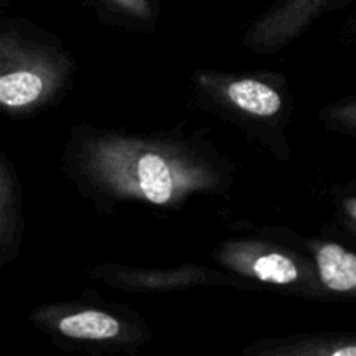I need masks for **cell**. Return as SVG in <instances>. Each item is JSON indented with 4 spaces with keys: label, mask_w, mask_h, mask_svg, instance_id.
I'll list each match as a JSON object with an SVG mask.
<instances>
[{
    "label": "cell",
    "mask_w": 356,
    "mask_h": 356,
    "mask_svg": "<svg viewBox=\"0 0 356 356\" xmlns=\"http://www.w3.org/2000/svg\"><path fill=\"white\" fill-rule=\"evenodd\" d=\"M348 0H278L250 26L245 44L256 52H277L301 37L316 19Z\"/></svg>",
    "instance_id": "obj_2"
},
{
    "label": "cell",
    "mask_w": 356,
    "mask_h": 356,
    "mask_svg": "<svg viewBox=\"0 0 356 356\" xmlns=\"http://www.w3.org/2000/svg\"><path fill=\"white\" fill-rule=\"evenodd\" d=\"M110 3L117 6L118 9L125 10V13L132 14L136 17H148L149 16V6L148 0H108Z\"/></svg>",
    "instance_id": "obj_10"
},
{
    "label": "cell",
    "mask_w": 356,
    "mask_h": 356,
    "mask_svg": "<svg viewBox=\"0 0 356 356\" xmlns=\"http://www.w3.org/2000/svg\"><path fill=\"white\" fill-rule=\"evenodd\" d=\"M0 190H2V184H0Z\"/></svg>",
    "instance_id": "obj_13"
},
{
    "label": "cell",
    "mask_w": 356,
    "mask_h": 356,
    "mask_svg": "<svg viewBox=\"0 0 356 356\" xmlns=\"http://www.w3.org/2000/svg\"><path fill=\"white\" fill-rule=\"evenodd\" d=\"M318 280L336 296L356 299V254L336 242L313 247Z\"/></svg>",
    "instance_id": "obj_3"
},
{
    "label": "cell",
    "mask_w": 356,
    "mask_h": 356,
    "mask_svg": "<svg viewBox=\"0 0 356 356\" xmlns=\"http://www.w3.org/2000/svg\"><path fill=\"white\" fill-rule=\"evenodd\" d=\"M341 211H343L344 221L356 233V193L348 195V197L341 200Z\"/></svg>",
    "instance_id": "obj_11"
},
{
    "label": "cell",
    "mask_w": 356,
    "mask_h": 356,
    "mask_svg": "<svg viewBox=\"0 0 356 356\" xmlns=\"http://www.w3.org/2000/svg\"><path fill=\"white\" fill-rule=\"evenodd\" d=\"M45 87L44 76L31 70L0 75V104L10 108L30 106L44 96Z\"/></svg>",
    "instance_id": "obj_6"
},
{
    "label": "cell",
    "mask_w": 356,
    "mask_h": 356,
    "mask_svg": "<svg viewBox=\"0 0 356 356\" xmlns=\"http://www.w3.org/2000/svg\"><path fill=\"white\" fill-rule=\"evenodd\" d=\"M58 332L68 339L82 343H110L124 334V325L113 313L86 308L61 316Z\"/></svg>",
    "instance_id": "obj_4"
},
{
    "label": "cell",
    "mask_w": 356,
    "mask_h": 356,
    "mask_svg": "<svg viewBox=\"0 0 356 356\" xmlns=\"http://www.w3.org/2000/svg\"><path fill=\"white\" fill-rule=\"evenodd\" d=\"M348 31H350V37L353 38L355 44H356V14H355L353 19L350 21V26H348Z\"/></svg>",
    "instance_id": "obj_12"
},
{
    "label": "cell",
    "mask_w": 356,
    "mask_h": 356,
    "mask_svg": "<svg viewBox=\"0 0 356 356\" xmlns=\"http://www.w3.org/2000/svg\"><path fill=\"white\" fill-rule=\"evenodd\" d=\"M323 118L330 127L356 136V94L327 106Z\"/></svg>",
    "instance_id": "obj_9"
},
{
    "label": "cell",
    "mask_w": 356,
    "mask_h": 356,
    "mask_svg": "<svg viewBox=\"0 0 356 356\" xmlns=\"http://www.w3.org/2000/svg\"><path fill=\"white\" fill-rule=\"evenodd\" d=\"M312 355V356H356V334H318L301 341L284 343L282 350L271 355Z\"/></svg>",
    "instance_id": "obj_7"
},
{
    "label": "cell",
    "mask_w": 356,
    "mask_h": 356,
    "mask_svg": "<svg viewBox=\"0 0 356 356\" xmlns=\"http://www.w3.org/2000/svg\"><path fill=\"white\" fill-rule=\"evenodd\" d=\"M225 96L233 108L257 118H271L284 108L282 94L264 80L252 76L232 80L226 86Z\"/></svg>",
    "instance_id": "obj_5"
},
{
    "label": "cell",
    "mask_w": 356,
    "mask_h": 356,
    "mask_svg": "<svg viewBox=\"0 0 356 356\" xmlns=\"http://www.w3.org/2000/svg\"><path fill=\"white\" fill-rule=\"evenodd\" d=\"M76 169L86 186L111 198L169 207L207 191L219 174L181 146L97 134L80 145Z\"/></svg>",
    "instance_id": "obj_1"
},
{
    "label": "cell",
    "mask_w": 356,
    "mask_h": 356,
    "mask_svg": "<svg viewBox=\"0 0 356 356\" xmlns=\"http://www.w3.org/2000/svg\"><path fill=\"white\" fill-rule=\"evenodd\" d=\"M249 271L254 278L271 285H292L301 277L296 261L280 252L257 254Z\"/></svg>",
    "instance_id": "obj_8"
}]
</instances>
